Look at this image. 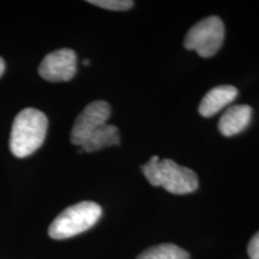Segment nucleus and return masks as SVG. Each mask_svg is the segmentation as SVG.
I'll use <instances>...</instances> for the list:
<instances>
[{
  "label": "nucleus",
  "mask_w": 259,
  "mask_h": 259,
  "mask_svg": "<svg viewBox=\"0 0 259 259\" xmlns=\"http://www.w3.org/2000/svg\"><path fill=\"white\" fill-rule=\"evenodd\" d=\"M144 177L155 187H163L173 194L192 193L198 189V177L190 168L180 166L170 158L153 156L142 166Z\"/></svg>",
  "instance_id": "obj_1"
},
{
  "label": "nucleus",
  "mask_w": 259,
  "mask_h": 259,
  "mask_svg": "<svg viewBox=\"0 0 259 259\" xmlns=\"http://www.w3.org/2000/svg\"><path fill=\"white\" fill-rule=\"evenodd\" d=\"M48 119L35 108H25L16 115L10 136V149L16 157L23 158L37 150L47 135Z\"/></svg>",
  "instance_id": "obj_2"
},
{
  "label": "nucleus",
  "mask_w": 259,
  "mask_h": 259,
  "mask_svg": "<svg viewBox=\"0 0 259 259\" xmlns=\"http://www.w3.org/2000/svg\"><path fill=\"white\" fill-rule=\"evenodd\" d=\"M102 209L94 202H80L66 208L54 219L48 228L52 239L63 240L88 231L99 221Z\"/></svg>",
  "instance_id": "obj_3"
},
{
  "label": "nucleus",
  "mask_w": 259,
  "mask_h": 259,
  "mask_svg": "<svg viewBox=\"0 0 259 259\" xmlns=\"http://www.w3.org/2000/svg\"><path fill=\"white\" fill-rule=\"evenodd\" d=\"M225 40V24L218 16H210L194 24L187 32L184 46L189 51H196L199 57L215 56Z\"/></svg>",
  "instance_id": "obj_4"
},
{
  "label": "nucleus",
  "mask_w": 259,
  "mask_h": 259,
  "mask_svg": "<svg viewBox=\"0 0 259 259\" xmlns=\"http://www.w3.org/2000/svg\"><path fill=\"white\" fill-rule=\"evenodd\" d=\"M109 115H111V106L106 101H94L89 103L74 121L70 136L71 143L82 147L93 132L107 124Z\"/></svg>",
  "instance_id": "obj_5"
},
{
  "label": "nucleus",
  "mask_w": 259,
  "mask_h": 259,
  "mask_svg": "<svg viewBox=\"0 0 259 259\" xmlns=\"http://www.w3.org/2000/svg\"><path fill=\"white\" fill-rule=\"evenodd\" d=\"M77 72L76 52L63 48L47 54L38 67V73L48 82H67Z\"/></svg>",
  "instance_id": "obj_6"
},
{
  "label": "nucleus",
  "mask_w": 259,
  "mask_h": 259,
  "mask_svg": "<svg viewBox=\"0 0 259 259\" xmlns=\"http://www.w3.org/2000/svg\"><path fill=\"white\" fill-rule=\"evenodd\" d=\"M252 118V108L248 105H235L229 107L223 113L219 122L220 134L225 137H232L250 125Z\"/></svg>",
  "instance_id": "obj_7"
},
{
  "label": "nucleus",
  "mask_w": 259,
  "mask_h": 259,
  "mask_svg": "<svg viewBox=\"0 0 259 259\" xmlns=\"http://www.w3.org/2000/svg\"><path fill=\"white\" fill-rule=\"evenodd\" d=\"M238 96V89L233 85H219L208 92L199 105V113L204 118L215 115Z\"/></svg>",
  "instance_id": "obj_8"
},
{
  "label": "nucleus",
  "mask_w": 259,
  "mask_h": 259,
  "mask_svg": "<svg viewBox=\"0 0 259 259\" xmlns=\"http://www.w3.org/2000/svg\"><path fill=\"white\" fill-rule=\"evenodd\" d=\"M120 143L119 128L114 125L105 124L99 127L80 148V153H95L101 149L113 147Z\"/></svg>",
  "instance_id": "obj_9"
},
{
  "label": "nucleus",
  "mask_w": 259,
  "mask_h": 259,
  "mask_svg": "<svg viewBox=\"0 0 259 259\" xmlns=\"http://www.w3.org/2000/svg\"><path fill=\"white\" fill-rule=\"evenodd\" d=\"M137 259H190V253L174 244H161L142 252Z\"/></svg>",
  "instance_id": "obj_10"
},
{
  "label": "nucleus",
  "mask_w": 259,
  "mask_h": 259,
  "mask_svg": "<svg viewBox=\"0 0 259 259\" xmlns=\"http://www.w3.org/2000/svg\"><path fill=\"white\" fill-rule=\"evenodd\" d=\"M88 3L99 8L112 10V11H126L135 5V3L131 0H90Z\"/></svg>",
  "instance_id": "obj_11"
},
{
  "label": "nucleus",
  "mask_w": 259,
  "mask_h": 259,
  "mask_svg": "<svg viewBox=\"0 0 259 259\" xmlns=\"http://www.w3.org/2000/svg\"><path fill=\"white\" fill-rule=\"evenodd\" d=\"M247 251L251 259H259V232L252 236Z\"/></svg>",
  "instance_id": "obj_12"
},
{
  "label": "nucleus",
  "mask_w": 259,
  "mask_h": 259,
  "mask_svg": "<svg viewBox=\"0 0 259 259\" xmlns=\"http://www.w3.org/2000/svg\"><path fill=\"white\" fill-rule=\"evenodd\" d=\"M5 71V61L3 58H0V77H2V74L4 73Z\"/></svg>",
  "instance_id": "obj_13"
},
{
  "label": "nucleus",
  "mask_w": 259,
  "mask_h": 259,
  "mask_svg": "<svg viewBox=\"0 0 259 259\" xmlns=\"http://www.w3.org/2000/svg\"><path fill=\"white\" fill-rule=\"evenodd\" d=\"M83 64L85 65V66H87V65H89V64H90V61H89L88 59H84V60H83Z\"/></svg>",
  "instance_id": "obj_14"
}]
</instances>
